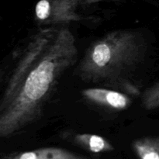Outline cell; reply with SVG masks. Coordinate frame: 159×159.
Returning a JSON list of instances; mask_svg holds the SVG:
<instances>
[{
    "mask_svg": "<svg viewBox=\"0 0 159 159\" xmlns=\"http://www.w3.org/2000/svg\"><path fill=\"white\" fill-rule=\"evenodd\" d=\"M75 142L93 153H102L113 150V147L103 138L96 134H78Z\"/></svg>",
    "mask_w": 159,
    "mask_h": 159,
    "instance_id": "5",
    "label": "cell"
},
{
    "mask_svg": "<svg viewBox=\"0 0 159 159\" xmlns=\"http://www.w3.org/2000/svg\"><path fill=\"white\" fill-rule=\"evenodd\" d=\"M144 105L148 110L159 107V82L146 92L144 97Z\"/></svg>",
    "mask_w": 159,
    "mask_h": 159,
    "instance_id": "7",
    "label": "cell"
},
{
    "mask_svg": "<svg viewBox=\"0 0 159 159\" xmlns=\"http://www.w3.org/2000/svg\"><path fill=\"white\" fill-rule=\"evenodd\" d=\"M2 159H90L58 148H43L29 152L9 154Z\"/></svg>",
    "mask_w": 159,
    "mask_h": 159,
    "instance_id": "3",
    "label": "cell"
},
{
    "mask_svg": "<svg viewBox=\"0 0 159 159\" xmlns=\"http://www.w3.org/2000/svg\"><path fill=\"white\" fill-rule=\"evenodd\" d=\"M137 37L130 33H114L94 43L82 65L89 77H107L136 58L139 51Z\"/></svg>",
    "mask_w": 159,
    "mask_h": 159,
    "instance_id": "2",
    "label": "cell"
},
{
    "mask_svg": "<svg viewBox=\"0 0 159 159\" xmlns=\"http://www.w3.org/2000/svg\"><path fill=\"white\" fill-rule=\"evenodd\" d=\"M83 95L96 103L118 110L125 109L129 103L128 99L124 94L104 89H88L84 90Z\"/></svg>",
    "mask_w": 159,
    "mask_h": 159,
    "instance_id": "4",
    "label": "cell"
},
{
    "mask_svg": "<svg viewBox=\"0 0 159 159\" xmlns=\"http://www.w3.org/2000/svg\"><path fill=\"white\" fill-rule=\"evenodd\" d=\"M51 12V4L48 0H40L36 6V16L40 20L48 18Z\"/></svg>",
    "mask_w": 159,
    "mask_h": 159,
    "instance_id": "8",
    "label": "cell"
},
{
    "mask_svg": "<svg viewBox=\"0 0 159 159\" xmlns=\"http://www.w3.org/2000/svg\"><path fill=\"white\" fill-rule=\"evenodd\" d=\"M76 57L72 34L45 31L30 45L8 85L1 105L0 134H12L37 116L56 80Z\"/></svg>",
    "mask_w": 159,
    "mask_h": 159,
    "instance_id": "1",
    "label": "cell"
},
{
    "mask_svg": "<svg viewBox=\"0 0 159 159\" xmlns=\"http://www.w3.org/2000/svg\"><path fill=\"white\" fill-rule=\"evenodd\" d=\"M139 159H159V138H144L133 143Z\"/></svg>",
    "mask_w": 159,
    "mask_h": 159,
    "instance_id": "6",
    "label": "cell"
}]
</instances>
